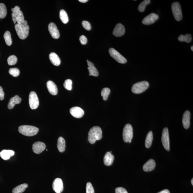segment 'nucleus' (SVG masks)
<instances>
[{
	"mask_svg": "<svg viewBox=\"0 0 193 193\" xmlns=\"http://www.w3.org/2000/svg\"><path fill=\"white\" fill-rule=\"evenodd\" d=\"M60 19L64 24H67L69 21V18L67 13L64 10H61L59 13Z\"/></svg>",
	"mask_w": 193,
	"mask_h": 193,
	"instance_id": "nucleus-29",
	"label": "nucleus"
},
{
	"mask_svg": "<svg viewBox=\"0 0 193 193\" xmlns=\"http://www.w3.org/2000/svg\"><path fill=\"white\" fill-rule=\"evenodd\" d=\"M109 52L111 56L117 62L121 64H125L127 62V59L114 48H110L109 49Z\"/></svg>",
	"mask_w": 193,
	"mask_h": 193,
	"instance_id": "nucleus-8",
	"label": "nucleus"
},
{
	"mask_svg": "<svg viewBox=\"0 0 193 193\" xmlns=\"http://www.w3.org/2000/svg\"><path fill=\"white\" fill-rule=\"evenodd\" d=\"M79 40L81 44L83 45H85L87 44V39L86 37L83 35H82L80 37Z\"/></svg>",
	"mask_w": 193,
	"mask_h": 193,
	"instance_id": "nucleus-39",
	"label": "nucleus"
},
{
	"mask_svg": "<svg viewBox=\"0 0 193 193\" xmlns=\"http://www.w3.org/2000/svg\"><path fill=\"white\" fill-rule=\"evenodd\" d=\"M79 1L81 3H85L88 1L87 0H79Z\"/></svg>",
	"mask_w": 193,
	"mask_h": 193,
	"instance_id": "nucleus-43",
	"label": "nucleus"
},
{
	"mask_svg": "<svg viewBox=\"0 0 193 193\" xmlns=\"http://www.w3.org/2000/svg\"><path fill=\"white\" fill-rule=\"evenodd\" d=\"M47 86L50 94L52 95H56L58 93L57 86L53 82L51 81H48L47 83Z\"/></svg>",
	"mask_w": 193,
	"mask_h": 193,
	"instance_id": "nucleus-18",
	"label": "nucleus"
},
{
	"mask_svg": "<svg viewBox=\"0 0 193 193\" xmlns=\"http://www.w3.org/2000/svg\"><path fill=\"white\" fill-rule=\"evenodd\" d=\"M116 193H128L125 189L122 187H117L115 190Z\"/></svg>",
	"mask_w": 193,
	"mask_h": 193,
	"instance_id": "nucleus-40",
	"label": "nucleus"
},
{
	"mask_svg": "<svg viewBox=\"0 0 193 193\" xmlns=\"http://www.w3.org/2000/svg\"><path fill=\"white\" fill-rule=\"evenodd\" d=\"M191 50H192V51H193V46H192L191 47Z\"/></svg>",
	"mask_w": 193,
	"mask_h": 193,
	"instance_id": "nucleus-44",
	"label": "nucleus"
},
{
	"mask_svg": "<svg viewBox=\"0 0 193 193\" xmlns=\"http://www.w3.org/2000/svg\"><path fill=\"white\" fill-rule=\"evenodd\" d=\"M102 137L101 128L98 126H94L90 129L88 134V140L90 144L95 143L96 141L101 140Z\"/></svg>",
	"mask_w": 193,
	"mask_h": 193,
	"instance_id": "nucleus-2",
	"label": "nucleus"
},
{
	"mask_svg": "<svg viewBox=\"0 0 193 193\" xmlns=\"http://www.w3.org/2000/svg\"><path fill=\"white\" fill-rule=\"evenodd\" d=\"M15 28L18 37L21 40H25L28 36L29 27L26 20L21 24H16Z\"/></svg>",
	"mask_w": 193,
	"mask_h": 193,
	"instance_id": "nucleus-1",
	"label": "nucleus"
},
{
	"mask_svg": "<svg viewBox=\"0 0 193 193\" xmlns=\"http://www.w3.org/2000/svg\"><path fill=\"white\" fill-rule=\"evenodd\" d=\"M57 146L59 151L61 153H63L65 150L66 142L62 137H59L57 141Z\"/></svg>",
	"mask_w": 193,
	"mask_h": 193,
	"instance_id": "nucleus-25",
	"label": "nucleus"
},
{
	"mask_svg": "<svg viewBox=\"0 0 193 193\" xmlns=\"http://www.w3.org/2000/svg\"><path fill=\"white\" fill-rule=\"evenodd\" d=\"M192 185H193V179H192Z\"/></svg>",
	"mask_w": 193,
	"mask_h": 193,
	"instance_id": "nucleus-45",
	"label": "nucleus"
},
{
	"mask_svg": "<svg viewBox=\"0 0 193 193\" xmlns=\"http://www.w3.org/2000/svg\"><path fill=\"white\" fill-rule=\"evenodd\" d=\"M86 193H94V190L91 183L88 182L87 183Z\"/></svg>",
	"mask_w": 193,
	"mask_h": 193,
	"instance_id": "nucleus-37",
	"label": "nucleus"
},
{
	"mask_svg": "<svg viewBox=\"0 0 193 193\" xmlns=\"http://www.w3.org/2000/svg\"><path fill=\"white\" fill-rule=\"evenodd\" d=\"M82 25L84 28L87 31H90L91 29V24L88 21L84 20L82 22Z\"/></svg>",
	"mask_w": 193,
	"mask_h": 193,
	"instance_id": "nucleus-38",
	"label": "nucleus"
},
{
	"mask_svg": "<svg viewBox=\"0 0 193 193\" xmlns=\"http://www.w3.org/2000/svg\"><path fill=\"white\" fill-rule=\"evenodd\" d=\"M155 166V161L153 159H150L145 164L143 168L144 171H151L154 169Z\"/></svg>",
	"mask_w": 193,
	"mask_h": 193,
	"instance_id": "nucleus-19",
	"label": "nucleus"
},
{
	"mask_svg": "<svg viewBox=\"0 0 193 193\" xmlns=\"http://www.w3.org/2000/svg\"><path fill=\"white\" fill-rule=\"evenodd\" d=\"M21 98L17 95L11 98L9 102L8 105V109H12L13 108L15 105L21 102Z\"/></svg>",
	"mask_w": 193,
	"mask_h": 193,
	"instance_id": "nucleus-22",
	"label": "nucleus"
},
{
	"mask_svg": "<svg viewBox=\"0 0 193 193\" xmlns=\"http://www.w3.org/2000/svg\"><path fill=\"white\" fill-rule=\"evenodd\" d=\"M191 114L190 111L187 110L185 111L183 117V124L185 129H188L190 125Z\"/></svg>",
	"mask_w": 193,
	"mask_h": 193,
	"instance_id": "nucleus-17",
	"label": "nucleus"
},
{
	"mask_svg": "<svg viewBox=\"0 0 193 193\" xmlns=\"http://www.w3.org/2000/svg\"><path fill=\"white\" fill-rule=\"evenodd\" d=\"M48 31L53 38L57 39L59 38L60 34L57 26L53 23L49 24L48 26Z\"/></svg>",
	"mask_w": 193,
	"mask_h": 193,
	"instance_id": "nucleus-13",
	"label": "nucleus"
},
{
	"mask_svg": "<svg viewBox=\"0 0 193 193\" xmlns=\"http://www.w3.org/2000/svg\"><path fill=\"white\" fill-rule=\"evenodd\" d=\"M46 148V144L41 142H37L33 144L32 150L36 154H40Z\"/></svg>",
	"mask_w": 193,
	"mask_h": 193,
	"instance_id": "nucleus-16",
	"label": "nucleus"
},
{
	"mask_svg": "<svg viewBox=\"0 0 193 193\" xmlns=\"http://www.w3.org/2000/svg\"><path fill=\"white\" fill-rule=\"evenodd\" d=\"M149 86L147 81H143L135 83L132 87V91L135 94L142 93L145 91Z\"/></svg>",
	"mask_w": 193,
	"mask_h": 193,
	"instance_id": "nucleus-5",
	"label": "nucleus"
},
{
	"mask_svg": "<svg viewBox=\"0 0 193 193\" xmlns=\"http://www.w3.org/2000/svg\"><path fill=\"white\" fill-rule=\"evenodd\" d=\"M28 186L26 183L22 184L18 186L13 189L12 193H22L25 192V189Z\"/></svg>",
	"mask_w": 193,
	"mask_h": 193,
	"instance_id": "nucleus-26",
	"label": "nucleus"
},
{
	"mask_svg": "<svg viewBox=\"0 0 193 193\" xmlns=\"http://www.w3.org/2000/svg\"><path fill=\"white\" fill-rule=\"evenodd\" d=\"M46 151H48V150H47V149L46 150Z\"/></svg>",
	"mask_w": 193,
	"mask_h": 193,
	"instance_id": "nucleus-46",
	"label": "nucleus"
},
{
	"mask_svg": "<svg viewBox=\"0 0 193 193\" xmlns=\"http://www.w3.org/2000/svg\"><path fill=\"white\" fill-rule=\"evenodd\" d=\"M7 14V10L6 6L3 3H0V18L3 19L5 17Z\"/></svg>",
	"mask_w": 193,
	"mask_h": 193,
	"instance_id": "nucleus-30",
	"label": "nucleus"
},
{
	"mask_svg": "<svg viewBox=\"0 0 193 193\" xmlns=\"http://www.w3.org/2000/svg\"><path fill=\"white\" fill-rule=\"evenodd\" d=\"M5 42L7 45L10 46L12 44V40L11 38L10 33L9 31H5L4 35Z\"/></svg>",
	"mask_w": 193,
	"mask_h": 193,
	"instance_id": "nucleus-31",
	"label": "nucleus"
},
{
	"mask_svg": "<svg viewBox=\"0 0 193 193\" xmlns=\"http://www.w3.org/2000/svg\"><path fill=\"white\" fill-rule=\"evenodd\" d=\"M153 139V132L150 131L148 133L146 137L145 144L146 148H149L151 147Z\"/></svg>",
	"mask_w": 193,
	"mask_h": 193,
	"instance_id": "nucleus-27",
	"label": "nucleus"
},
{
	"mask_svg": "<svg viewBox=\"0 0 193 193\" xmlns=\"http://www.w3.org/2000/svg\"><path fill=\"white\" fill-rule=\"evenodd\" d=\"M125 27L121 23L117 24L113 31V34L117 37L123 36L125 34Z\"/></svg>",
	"mask_w": 193,
	"mask_h": 193,
	"instance_id": "nucleus-15",
	"label": "nucleus"
},
{
	"mask_svg": "<svg viewBox=\"0 0 193 193\" xmlns=\"http://www.w3.org/2000/svg\"><path fill=\"white\" fill-rule=\"evenodd\" d=\"M14 152L11 150H3L0 153V156L4 160H8L14 155Z\"/></svg>",
	"mask_w": 193,
	"mask_h": 193,
	"instance_id": "nucleus-23",
	"label": "nucleus"
},
{
	"mask_svg": "<svg viewBox=\"0 0 193 193\" xmlns=\"http://www.w3.org/2000/svg\"><path fill=\"white\" fill-rule=\"evenodd\" d=\"M72 82L71 79H67L65 81L64 86V88L69 91L71 90L72 89Z\"/></svg>",
	"mask_w": 193,
	"mask_h": 193,
	"instance_id": "nucleus-36",
	"label": "nucleus"
},
{
	"mask_svg": "<svg viewBox=\"0 0 193 193\" xmlns=\"http://www.w3.org/2000/svg\"><path fill=\"white\" fill-rule=\"evenodd\" d=\"M70 113L74 117L79 118L83 116L84 114V111L80 107H74L70 109Z\"/></svg>",
	"mask_w": 193,
	"mask_h": 193,
	"instance_id": "nucleus-14",
	"label": "nucleus"
},
{
	"mask_svg": "<svg viewBox=\"0 0 193 193\" xmlns=\"http://www.w3.org/2000/svg\"><path fill=\"white\" fill-rule=\"evenodd\" d=\"M178 40L180 42H185L187 43H189L192 41V35L189 34H187L183 35L181 34L178 37Z\"/></svg>",
	"mask_w": 193,
	"mask_h": 193,
	"instance_id": "nucleus-28",
	"label": "nucleus"
},
{
	"mask_svg": "<svg viewBox=\"0 0 193 193\" xmlns=\"http://www.w3.org/2000/svg\"><path fill=\"white\" fill-rule=\"evenodd\" d=\"M53 190L56 193H61L64 190V185L62 179L57 178L53 181L52 185Z\"/></svg>",
	"mask_w": 193,
	"mask_h": 193,
	"instance_id": "nucleus-12",
	"label": "nucleus"
},
{
	"mask_svg": "<svg viewBox=\"0 0 193 193\" xmlns=\"http://www.w3.org/2000/svg\"><path fill=\"white\" fill-rule=\"evenodd\" d=\"M4 93L3 92L2 87L0 86V100H3L4 99Z\"/></svg>",
	"mask_w": 193,
	"mask_h": 193,
	"instance_id": "nucleus-41",
	"label": "nucleus"
},
{
	"mask_svg": "<svg viewBox=\"0 0 193 193\" xmlns=\"http://www.w3.org/2000/svg\"><path fill=\"white\" fill-rule=\"evenodd\" d=\"M18 61L17 57L15 55H10L7 59L8 64L10 66L14 65L16 64Z\"/></svg>",
	"mask_w": 193,
	"mask_h": 193,
	"instance_id": "nucleus-34",
	"label": "nucleus"
},
{
	"mask_svg": "<svg viewBox=\"0 0 193 193\" xmlns=\"http://www.w3.org/2000/svg\"><path fill=\"white\" fill-rule=\"evenodd\" d=\"M159 16L155 13H151L143 19L142 23L144 25H149L153 24L158 19Z\"/></svg>",
	"mask_w": 193,
	"mask_h": 193,
	"instance_id": "nucleus-11",
	"label": "nucleus"
},
{
	"mask_svg": "<svg viewBox=\"0 0 193 193\" xmlns=\"http://www.w3.org/2000/svg\"><path fill=\"white\" fill-rule=\"evenodd\" d=\"M18 131L23 135L27 136H32L37 134L39 131L38 128L35 126L29 125L20 126Z\"/></svg>",
	"mask_w": 193,
	"mask_h": 193,
	"instance_id": "nucleus-3",
	"label": "nucleus"
},
{
	"mask_svg": "<svg viewBox=\"0 0 193 193\" xmlns=\"http://www.w3.org/2000/svg\"><path fill=\"white\" fill-rule=\"evenodd\" d=\"M29 101V106L31 109H34L37 108L39 105V101L36 92L32 91L30 93Z\"/></svg>",
	"mask_w": 193,
	"mask_h": 193,
	"instance_id": "nucleus-10",
	"label": "nucleus"
},
{
	"mask_svg": "<svg viewBox=\"0 0 193 193\" xmlns=\"http://www.w3.org/2000/svg\"><path fill=\"white\" fill-rule=\"evenodd\" d=\"M11 10L12 12V19L14 24H16L17 22L18 24H21L25 21L23 13L20 10L19 7L16 6Z\"/></svg>",
	"mask_w": 193,
	"mask_h": 193,
	"instance_id": "nucleus-4",
	"label": "nucleus"
},
{
	"mask_svg": "<svg viewBox=\"0 0 193 193\" xmlns=\"http://www.w3.org/2000/svg\"><path fill=\"white\" fill-rule=\"evenodd\" d=\"M133 137V130L132 126L130 124L125 126L123 129V138L124 142L131 143Z\"/></svg>",
	"mask_w": 193,
	"mask_h": 193,
	"instance_id": "nucleus-6",
	"label": "nucleus"
},
{
	"mask_svg": "<svg viewBox=\"0 0 193 193\" xmlns=\"http://www.w3.org/2000/svg\"><path fill=\"white\" fill-rule=\"evenodd\" d=\"M151 2L150 0H145L142 2L138 7V10L140 12H144L145 9L147 5L149 4Z\"/></svg>",
	"mask_w": 193,
	"mask_h": 193,
	"instance_id": "nucleus-32",
	"label": "nucleus"
},
{
	"mask_svg": "<svg viewBox=\"0 0 193 193\" xmlns=\"http://www.w3.org/2000/svg\"><path fill=\"white\" fill-rule=\"evenodd\" d=\"M162 144L165 150L169 151L170 139L169 135L168 130V128H165L163 130L162 138H161Z\"/></svg>",
	"mask_w": 193,
	"mask_h": 193,
	"instance_id": "nucleus-9",
	"label": "nucleus"
},
{
	"mask_svg": "<svg viewBox=\"0 0 193 193\" xmlns=\"http://www.w3.org/2000/svg\"><path fill=\"white\" fill-rule=\"evenodd\" d=\"M9 73L14 77H16L19 75L20 71L18 68H10L9 70Z\"/></svg>",
	"mask_w": 193,
	"mask_h": 193,
	"instance_id": "nucleus-35",
	"label": "nucleus"
},
{
	"mask_svg": "<svg viewBox=\"0 0 193 193\" xmlns=\"http://www.w3.org/2000/svg\"><path fill=\"white\" fill-rule=\"evenodd\" d=\"M157 193H170V192L168 190L165 189V190L161 191V192Z\"/></svg>",
	"mask_w": 193,
	"mask_h": 193,
	"instance_id": "nucleus-42",
	"label": "nucleus"
},
{
	"mask_svg": "<svg viewBox=\"0 0 193 193\" xmlns=\"http://www.w3.org/2000/svg\"><path fill=\"white\" fill-rule=\"evenodd\" d=\"M171 9L174 18L177 21H180L182 19L183 14L180 4L177 2L172 4Z\"/></svg>",
	"mask_w": 193,
	"mask_h": 193,
	"instance_id": "nucleus-7",
	"label": "nucleus"
},
{
	"mask_svg": "<svg viewBox=\"0 0 193 193\" xmlns=\"http://www.w3.org/2000/svg\"><path fill=\"white\" fill-rule=\"evenodd\" d=\"M87 62L88 66V69L89 70V73H90L89 75L94 76L97 77L99 73H98V70L94 66V64L88 60H87Z\"/></svg>",
	"mask_w": 193,
	"mask_h": 193,
	"instance_id": "nucleus-21",
	"label": "nucleus"
},
{
	"mask_svg": "<svg viewBox=\"0 0 193 193\" xmlns=\"http://www.w3.org/2000/svg\"><path fill=\"white\" fill-rule=\"evenodd\" d=\"M49 58L50 61L54 65L58 66L60 64L61 59L56 53L54 52L50 53L49 55Z\"/></svg>",
	"mask_w": 193,
	"mask_h": 193,
	"instance_id": "nucleus-24",
	"label": "nucleus"
},
{
	"mask_svg": "<svg viewBox=\"0 0 193 193\" xmlns=\"http://www.w3.org/2000/svg\"><path fill=\"white\" fill-rule=\"evenodd\" d=\"M114 156L112 154L109 152H107L105 153L104 157V163L107 166H111L114 162Z\"/></svg>",
	"mask_w": 193,
	"mask_h": 193,
	"instance_id": "nucleus-20",
	"label": "nucleus"
},
{
	"mask_svg": "<svg viewBox=\"0 0 193 193\" xmlns=\"http://www.w3.org/2000/svg\"><path fill=\"white\" fill-rule=\"evenodd\" d=\"M110 89L108 88H105L102 89L101 91V96H102L103 99L106 101L110 93Z\"/></svg>",
	"mask_w": 193,
	"mask_h": 193,
	"instance_id": "nucleus-33",
	"label": "nucleus"
}]
</instances>
